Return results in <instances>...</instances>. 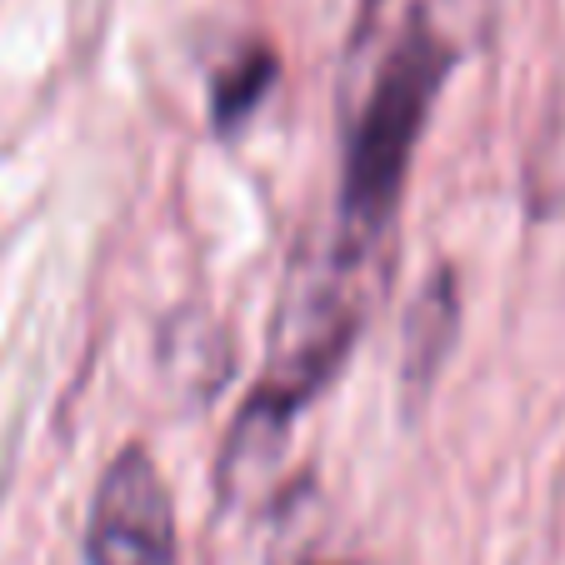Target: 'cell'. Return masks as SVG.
<instances>
[{"label": "cell", "mask_w": 565, "mask_h": 565, "mask_svg": "<svg viewBox=\"0 0 565 565\" xmlns=\"http://www.w3.org/2000/svg\"><path fill=\"white\" fill-rule=\"evenodd\" d=\"M86 565H175V505L140 440L100 470L86 515Z\"/></svg>", "instance_id": "3"}, {"label": "cell", "mask_w": 565, "mask_h": 565, "mask_svg": "<svg viewBox=\"0 0 565 565\" xmlns=\"http://www.w3.org/2000/svg\"><path fill=\"white\" fill-rule=\"evenodd\" d=\"M381 11H385V0H355V35H351V55L361 51V45L375 35V21H381Z\"/></svg>", "instance_id": "6"}, {"label": "cell", "mask_w": 565, "mask_h": 565, "mask_svg": "<svg viewBox=\"0 0 565 565\" xmlns=\"http://www.w3.org/2000/svg\"><path fill=\"white\" fill-rule=\"evenodd\" d=\"M501 0H411L406 21L371 65L341 150L331 246L361 266L391 270V235L446 81L491 45Z\"/></svg>", "instance_id": "1"}, {"label": "cell", "mask_w": 565, "mask_h": 565, "mask_svg": "<svg viewBox=\"0 0 565 565\" xmlns=\"http://www.w3.org/2000/svg\"><path fill=\"white\" fill-rule=\"evenodd\" d=\"M456 335H460L456 270L436 266L426 276V286L416 290V300H411L406 331H401V391H406L411 411L426 406V395H430V385H436V375H440V365H446Z\"/></svg>", "instance_id": "4"}, {"label": "cell", "mask_w": 565, "mask_h": 565, "mask_svg": "<svg viewBox=\"0 0 565 565\" xmlns=\"http://www.w3.org/2000/svg\"><path fill=\"white\" fill-rule=\"evenodd\" d=\"M276 51L270 45H250V51H241L231 65H225L221 75H215L211 86V120L215 130H235L246 126L250 110L260 106V100L270 96V86H276Z\"/></svg>", "instance_id": "5"}, {"label": "cell", "mask_w": 565, "mask_h": 565, "mask_svg": "<svg viewBox=\"0 0 565 565\" xmlns=\"http://www.w3.org/2000/svg\"><path fill=\"white\" fill-rule=\"evenodd\" d=\"M385 276L391 270L361 266L335 246L306 256L286 276L276 326L266 341V371L250 385L246 406L221 446L215 480L231 505L250 501L276 476L296 420L345 371L355 341L365 335V316H371V300L381 296Z\"/></svg>", "instance_id": "2"}]
</instances>
